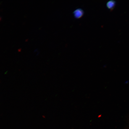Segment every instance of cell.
I'll list each match as a JSON object with an SVG mask.
<instances>
[{
  "label": "cell",
  "instance_id": "1",
  "mask_svg": "<svg viewBox=\"0 0 129 129\" xmlns=\"http://www.w3.org/2000/svg\"><path fill=\"white\" fill-rule=\"evenodd\" d=\"M73 14L76 19H80L84 15V12L83 9L78 8L74 11Z\"/></svg>",
  "mask_w": 129,
  "mask_h": 129
},
{
  "label": "cell",
  "instance_id": "2",
  "mask_svg": "<svg viewBox=\"0 0 129 129\" xmlns=\"http://www.w3.org/2000/svg\"><path fill=\"white\" fill-rule=\"evenodd\" d=\"M116 2V1L113 0H111L108 1L106 3V6L107 9L110 10L112 11L115 8Z\"/></svg>",
  "mask_w": 129,
  "mask_h": 129
}]
</instances>
